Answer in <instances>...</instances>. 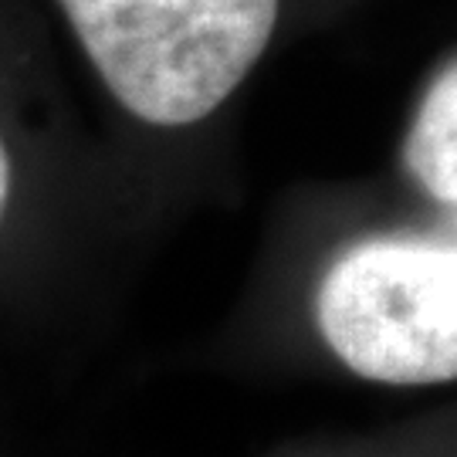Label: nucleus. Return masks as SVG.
Listing matches in <instances>:
<instances>
[{"label": "nucleus", "mask_w": 457, "mask_h": 457, "mask_svg": "<svg viewBox=\"0 0 457 457\" xmlns=\"http://www.w3.org/2000/svg\"><path fill=\"white\" fill-rule=\"evenodd\" d=\"M7 194H11V160H7V149L0 143V217L7 207Z\"/></svg>", "instance_id": "20e7f679"}, {"label": "nucleus", "mask_w": 457, "mask_h": 457, "mask_svg": "<svg viewBox=\"0 0 457 457\" xmlns=\"http://www.w3.org/2000/svg\"><path fill=\"white\" fill-rule=\"evenodd\" d=\"M407 163L424 190L447 207L457 204V68L430 85L407 139Z\"/></svg>", "instance_id": "7ed1b4c3"}, {"label": "nucleus", "mask_w": 457, "mask_h": 457, "mask_svg": "<svg viewBox=\"0 0 457 457\" xmlns=\"http://www.w3.org/2000/svg\"><path fill=\"white\" fill-rule=\"evenodd\" d=\"M315 319L328 349L373 383L457 376V247L441 234H383L326 271Z\"/></svg>", "instance_id": "f03ea898"}, {"label": "nucleus", "mask_w": 457, "mask_h": 457, "mask_svg": "<svg viewBox=\"0 0 457 457\" xmlns=\"http://www.w3.org/2000/svg\"><path fill=\"white\" fill-rule=\"evenodd\" d=\"M75 34L132 115L190 126L245 82L278 0H62Z\"/></svg>", "instance_id": "f257e3e1"}]
</instances>
